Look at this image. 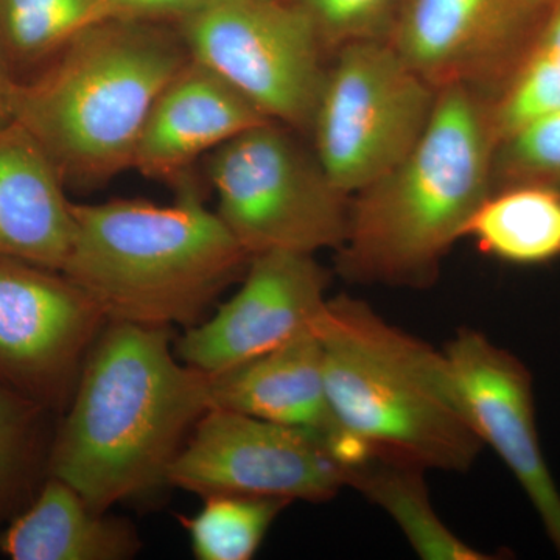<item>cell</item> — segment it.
<instances>
[{
    "mask_svg": "<svg viewBox=\"0 0 560 560\" xmlns=\"http://www.w3.org/2000/svg\"><path fill=\"white\" fill-rule=\"evenodd\" d=\"M167 330L109 320L81 370L50 474L98 514L167 482L209 410V375L173 359Z\"/></svg>",
    "mask_w": 560,
    "mask_h": 560,
    "instance_id": "6da1fadb",
    "label": "cell"
},
{
    "mask_svg": "<svg viewBox=\"0 0 560 560\" xmlns=\"http://www.w3.org/2000/svg\"><path fill=\"white\" fill-rule=\"evenodd\" d=\"M499 145L490 97L438 90L429 127L389 172L350 197L348 234L335 250L346 282L425 290L493 190Z\"/></svg>",
    "mask_w": 560,
    "mask_h": 560,
    "instance_id": "7a4b0ae2",
    "label": "cell"
},
{
    "mask_svg": "<svg viewBox=\"0 0 560 560\" xmlns=\"http://www.w3.org/2000/svg\"><path fill=\"white\" fill-rule=\"evenodd\" d=\"M186 178L168 206L72 202L75 232L61 272L106 319L190 329L248 268L249 254Z\"/></svg>",
    "mask_w": 560,
    "mask_h": 560,
    "instance_id": "3957f363",
    "label": "cell"
},
{
    "mask_svg": "<svg viewBox=\"0 0 560 560\" xmlns=\"http://www.w3.org/2000/svg\"><path fill=\"white\" fill-rule=\"evenodd\" d=\"M316 335L331 410L372 459L458 474L474 467L485 445L444 352L350 296L327 302Z\"/></svg>",
    "mask_w": 560,
    "mask_h": 560,
    "instance_id": "277c9868",
    "label": "cell"
},
{
    "mask_svg": "<svg viewBox=\"0 0 560 560\" xmlns=\"http://www.w3.org/2000/svg\"><path fill=\"white\" fill-rule=\"evenodd\" d=\"M31 83L18 84L14 121L60 172L92 186L132 167L154 102L187 62L183 39L140 20L80 32Z\"/></svg>",
    "mask_w": 560,
    "mask_h": 560,
    "instance_id": "5b68a950",
    "label": "cell"
},
{
    "mask_svg": "<svg viewBox=\"0 0 560 560\" xmlns=\"http://www.w3.org/2000/svg\"><path fill=\"white\" fill-rule=\"evenodd\" d=\"M208 178L217 215L250 257L315 256L345 242L350 197L285 125L264 121L224 142L210 154Z\"/></svg>",
    "mask_w": 560,
    "mask_h": 560,
    "instance_id": "8992f818",
    "label": "cell"
},
{
    "mask_svg": "<svg viewBox=\"0 0 560 560\" xmlns=\"http://www.w3.org/2000/svg\"><path fill=\"white\" fill-rule=\"evenodd\" d=\"M436 97L386 39L335 50L308 132L331 183L352 197L399 164L429 127Z\"/></svg>",
    "mask_w": 560,
    "mask_h": 560,
    "instance_id": "52a82bcc",
    "label": "cell"
},
{
    "mask_svg": "<svg viewBox=\"0 0 560 560\" xmlns=\"http://www.w3.org/2000/svg\"><path fill=\"white\" fill-rule=\"evenodd\" d=\"M179 36L191 60L226 80L267 119L311 132L326 50L294 0H202L180 16Z\"/></svg>",
    "mask_w": 560,
    "mask_h": 560,
    "instance_id": "ba28073f",
    "label": "cell"
},
{
    "mask_svg": "<svg viewBox=\"0 0 560 560\" xmlns=\"http://www.w3.org/2000/svg\"><path fill=\"white\" fill-rule=\"evenodd\" d=\"M194 430L167 482L202 499L224 493L323 503L349 486L352 469L311 431L219 408Z\"/></svg>",
    "mask_w": 560,
    "mask_h": 560,
    "instance_id": "9c48e42d",
    "label": "cell"
},
{
    "mask_svg": "<svg viewBox=\"0 0 560 560\" xmlns=\"http://www.w3.org/2000/svg\"><path fill=\"white\" fill-rule=\"evenodd\" d=\"M109 320L60 271L0 259V383L39 407L72 399Z\"/></svg>",
    "mask_w": 560,
    "mask_h": 560,
    "instance_id": "30bf717a",
    "label": "cell"
},
{
    "mask_svg": "<svg viewBox=\"0 0 560 560\" xmlns=\"http://www.w3.org/2000/svg\"><path fill=\"white\" fill-rule=\"evenodd\" d=\"M329 271L312 254L271 250L250 257L241 290L180 338V359L220 374L313 334L329 302Z\"/></svg>",
    "mask_w": 560,
    "mask_h": 560,
    "instance_id": "8fae6325",
    "label": "cell"
},
{
    "mask_svg": "<svg viewBox=\"0 0 560 560\" xmlns=\"http://www.w3.org/2000/svg\"><path fill=\"white\" fill-rule=\"evenodd\" d=\"M442 352L471 429L514 475L560 555V492L541 452L528 368L474 329L458 330Z\"/></svg>",
    "mask_w": 560,
    "mask_h": 560,
    "instance_id": "7c38bea8",
    "label": "cell"
},
{
    "mask_svg": "<svg viewBox=\"0 0 560 560\" xmlns=\"http://www.w3.org/2000/svg\"><path fill=\"white\" fill-rule=\"evenodd\" d=\"M539 18L511 0H407L386 40L434 90L466 84L492 97Z\"/></svg>",
    "mask_w": 560,
    "mask_h": 560,
    "instance_id": "4fadbf2b",
    "label": "cell"
},
{
    "mask_svg": "<svg viewBox=\"0 0 560 560\" xmlns=\"http://www.w3.org/2000/svg\"><path fill=\"white\" fill-rule=\"evenodd\" d=\"M208 375L209 410L242 412L311 431L352 470L372 459L331 410L316 331L234 370Z\"/></svg>",
    "mask_w": 560,
    "mask_h": 560,
    "instance_id": "5bb4252c",
    "label": "cell"
},
{
    "mask_svg": "<svg viewBox=\"0 0 560 560\" xmlns=\"http://www.w3.org/2000/svg\"><path fill=\"white\" fill-rule=\"evenodd\" d=\"M268 120L226 80L190 58L154 102L132 167L147 178L178 184L200 154Z\"/></svg>",
    "mask_w": 560,
    "mask_h": 560,
    "instance_id": "9a60e30c",
    "label": "cell"
},
{
    "mask_svg": "<svg viewBox=\"0 0 560 560\" xmlns=\"http://www.w3.org/2000/svg\"><path fill=\"white\" fill-rule=\"evenodd\" d=\"M62 183L20 124L0 130V259L61 272L75 232Z\"/></svg>",
    "mask_w": 560,
    "mask_h": 560,
    "instance_id": "2e32d148",
    "label": "cell"
},
{
    "mask_svg": "<svg viewBox=\"0 0 560 560\" xmlns=\"http://www.w3.org/2000/svg\"><path fill=\"white\" fill-rule=\"evenodd\" d=\"M139 547L132 526L92 511L57 477L0 537V551L14 560H125Z\"/></svg>",
    "mask_w": 560,
    "mask_h": 560,
    "instance_id": "e0dca14e",
    "label": "cell"
},
{
    "mask_svg": "<svg viewBox=\"0 0 560 560\" xmlns=\"http://www.w3.org/2000/svg\"><path fill=\"white\" fill-rule=\"evenodd\" d=\"M466 237L506 264H551L560 259V191L540 184L493 190L471 217Z\"/></svg>",
    "mask_w": 560,
    "mask_h": 560,
    "instance_id": "ac0fdd59",
    "label": "cell"
},
{
    "mask_svg": "<svg viewBox=\"0 0 560 560\" xmlns=\"http://www.w3.org/2000/svg\"><path fill=\"white\" fill-rule=\"evenodd\" d=\"M423 469L390 460L371 459L350 475V488L382 508L399 526L412 550L425 560H490L441 521L431 504Z\"/></svg>",
    "mask_w": 560,
    "mask_h": 560,
    "instance_id": "d6986e66",
    "label": "cell"
},
{
    "mask_svg": "<svg viewBox=\"0 0 560 560\" xmlns=\"http://www.w3.org/2000/svg\"><path fill=\"white\" fill-rule=\"evenodd\" d=\"M560 110V0L541 13L521 60L490 97L497 140Z\"/></svg>",
    "mask_w": 560,
    "mask_h": 560,
    "instance_id": "ffe728a7",
    "label": "cell"
},
{
    "mask_svg": "<svg viewBox=\"0 0 560 560\" xmlns=\"http://www.w3.org/2000/svg\"><path fill=\"white\" fill-rule=\"evenodd\" d=\"M103 20V0H0V58L9 69L49 60Z\"/></svg>",
    "mask_w": 560,
    "mask_h": 560,
    "instance_id": "44dd1931",
    "label": "cell"
},
{
    "mask_svg": "<svg viewBox=\"0 0 560 560\" xmlns=\"http://www.w3.org/2000/svg\"><path fill=\"white\" fill-rule=\"evenodd\" d=\"M194 517H179L200 560H249L290 501L270 497L210 495Z\"/></svg>",
    "mask_w": 560,
    "mask_h": 560,
    "instance_id": "7402d4cb",
    "label": "cell"
},
{
    "mask_svg": "<svg viewBox=\"0 0 560 560\" xmlns=\"http://www.w3.org/2000/svg\"><path fill=\"white\" fill-rule=\"evenodd\" d=\"M492 183L493 190L515 184H540L560 191V110L501 140L493 160Z\"/></svg>",
    "mask_w": 560,
    "mask_h": 560,
    "instance_id": "603a6c76",
    "label": "cell"
},
{
    "mask_svg": "<svg viewBox=\"0 0 560 560\" xmlns=\"http://www.w3.org/2000/svg\"><path fill=\"white\" fill-rule=\"evenodd\" d=\"M311 18L326 54L357 40L388 39L407 0H294Z\"/></svg>",
    "mask_w": 560,
    "mask_h": 560,
    "instance_id": "cb8c5ba5",
    "label": "cell"
},
{
    "mask_svg": "<svg viewBox=\"0 0 560 560\" xmlns=\"http://www.w3.org/2000/svg\"><path fill=\"white\" fill-rule=\"evenodd\" d=\"M39 405L0 383V510L20 492L35 448Z\"/></svg>",
    "mask_w": 560,
    "mask_h": 560,
    "instance_id": "d4e9b609",
    "label": "cell"
},
{
    "mask_svg": "<svg viewBox=\"0 0 560 560\" xmlns=\"http://www.w3.org/2000/svg\"><path fill=\"white\" fill-rule=\"evenodd\" d=\"M108 20H145L160 14H186L202 0H103Z\"/></svg>",
    "mask_w": 560,
    "mask_h": 560,
    "instance_id": "484cf974",
    "label": "cell"
},
{
    "mask_svg": "<svg viewBox=\"0 0 560 560\" xmlns=\"http://www.w3.org/2000/svg\"><path fill=\"white\" fill-rule=\"evenodd\" d=\"M18 81L11 79L10 69L0 58V130L14 124V101Z\"/></svg>",
    "mask_w": 560,
    "mask_h": 560,
    "instance_id": "4316f807",
    "label": "cell"
},
{
    "mask_svg": "<svg viewBox=\"0 0 560 560\" xmlns=\"http://www.w3.org/2000/svg\"><path fill=\"white\" fill-rule=\"evenodd\" d=\"M515 9L521 10L526 16L539 18L556 0H511Z\"/></svg>",
    "mask_w": 560,
    "mask_h": 560,
    "instance_id": "83f0119b",
    "label": "cell"
}]
</instances>
